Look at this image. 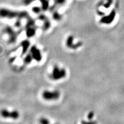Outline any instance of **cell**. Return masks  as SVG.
Returning a JSON list of instances; mask_svg holds the SVG:
<instances>
[{
    "label": "cell",
    "instance_id": "1",
    "mask_svg": "<svg viewBox=\"0 0 124 124\" xmlns=\"http://www.w3.org/2000/svg\"><path fill=\"white\" fill-rule=\"evenodd\" d=\"M0 17L3 18H8L9 19H12L17 18V19L27 18L30 17L29 13L26 11H13L8 10L7 9H0Z\"/></svg>",
    "mask_w": 124,
    "mask_h": 124
},
{
    "label": "cell",
    "instance_id": "2",
    "mask_svg": "<svg viewBox=\"0 0 124 124\" xmlns=\"http://www.w3.org/2000/svg\"><path fill=\"white\" fill-rule=\"evenodd\" d=\"M37 28L38 27L36 25L35 20L31 18V17L28 18L25 25V33L28 38H33L36 35Z\"/></svg>",
    "mask_w": 124,
    "mask_h": 124
},
{
    "label": "cell",
    "instance_id": "3",
    "mask_svg": "<svg viewBox=\"0 0 124 124\" xmlns=\"http://www.w3.org/2000/svg\"><path fill=\"white\" fill-rule=\"evenodd\" d=\"M66 70L63 68H60L57 65H55L52 69L50 78L54 80H59L64 79L66 77Z\"/></svg>",
    "mask_w": 124,
    "mask_h": 124
},
{
    "label": "cell",
    "instance_id": "4",
    "mask_svg": "<svg viewBox=\"0 0 124 124\" xmlns=\"http://www.w3.org/2000/svg\"><path fill=\"white\" fill-rule=\"evenodd\" d=\"M4 32L8 36V42L10 44H14V43L16 42L18 36L20 33V32L15 31L13 28L10 27V26H7V27L5 28Z\"/></svg>",
    "mask_w": 124,
    "mask_h": 124
},
{
    "label": "cell",
    "instance_id": "5",
    "mask_svg": "<svg viewBox=\"0 0 124 124\" xmlns=\"http://www.w3.org/2000/svg\"><path fill=\"white\" fill-rule=\"evenodd\" d=\"M60 97V93L58 90H45L42 93V97L46 101H55Z\"/></svg>",
    "mask_w": 124,
    "mask_h": 124
},
{
    "label": "cell",
    "instance_id": "6",
    "mask_svg": "<svg viewBox=\"0 0 124 124\" xmlns=\"http://www.w3.org/2000/svg\"><path fill=\"white\" fill-rule=\"evenodd\" d=\"M1 116L4 118H11L17 120L20 117V113L17 110L8 111L7 109H2L0 111Z\"/></svg>",
    "mask_w": 124,
    "mask_h": 124
},
{
    "label": "cell",
    "instance_id": "7",
    "mask_svg": "<svg viewBox=\"0 0 124 124\" xmlns=\"http://www.w3.org/2000/svg\"><path fill=\"white\" fill-rule=\"evenodd\" d=\"M29 53L31 54L33 59L37 62H40L42 60V54L39 49L36 46H33L31 47Z\"/></svg>",
    "mask_w": 124,
    "mask_h": 124
},
{
    "label": "cell",
    "instance_id": "8",
    "mask_svg": "<svg viewBox=\"0 0 124 124\" xmlns=\"http://www.w3.org/2000/svg\"><path fill=\"white\" fill-rule=\"evenodd\" d=\"M74 37L72 36H69L66 40V44L67 47L70 49H76L82 46V43L81 42H78L75 44V43H74Z\"/></svg>",
    "mask_w": 124,
    "mask_h": 124
},
{
    "label": "cell",
    "instance_id": "9",
    "mask_svg": "<svg viewBox=\"0 0 124 124\" xmlns=\"http://www.w3.org/2000/svg\"><path fill=\"white\" fill-rule=\"evenodd\" d=\"M39 20H40V21H43V29L44 31H47L49 28L51 27V24L50 21H49L48 18L46 16L43 15V14H41V15H39Z\"/></svg>",
    "mask_w": 124,
    "mask_h": 124
},
{
    "label": "cell",
    "instance_id": "10",
    "mask_svg": "<svg viewBox=\"0 0 124 124\" xmlns=\"http://www.w3.org/2000/svg\"><path fill=\"white\" fill-rule=\"evenodd\" d=\"M30 45L31 43L28 40H24L21 41L20 43V46L22 48V52H21L22 55H24L27 53L30 47Z\"/></svg>",
    "mask_w": 124,
    "mask_h": 124
},
{
    "label": "cell",
    "instance_id": "11",
    "mask_svg": "<svg viewBox=\"0 0 124 124\" xmlns=\"http://www.w3.org/2000/svg\"><path fill=\"white\" fill-rule=\"evenodd\" d=\"M33 60V58H32L31 54L30 53H29L28 54L25 56V58H24V60H23V62H24L25 64L28 65L30 64Z\"/></svg>",
    "mask_w": 124,
    "mask_h": 124
},
{
    "label": "cell",
    "instance_id": "12",
    "mask_svg": "<svg viewBox=\"0 0 124 124\" xmlns=\"http://www.w3.org/2000/svg\"><path fill=\"white\" fill-rule=\"evenodd\" d=\"M40 124H49V121L48 119L46 117H41L39 120Z\"/></svg>",
    "mask_w": 124,
    "mask_h": 124
},
{
    "label": "cell",
    "instance_id": "13",
    "mask_svg": "<svg viewBox=\"0 0 124 124\" xmlns=\"http://www.w3.org/2000/svg\"><path fill=\"white\" fill-rule=\"evenodd\" d=\"M53 18L55 20H57V21H58V20H60L61 19L62 16L61 15L58 13V12H55L53 14Z\"/></svg>",
    "mask_w": 124,
    "mask_h": 124
},
{
    "label": "cell",
    "instance_id": "14",
    "mask_svg": "<svg viewBox=\"0 0 124 124\" xmlns=\"http://www.w3.org/2000/svg\"><path fill=\"white\" fill-rule=\"evenodd\" d=\"M41 9L39 8V7H35L33 8V11L35 12V13H39L41 11Z\"/></svg>",
    "mask_w": 124,
    "mask_h": 124
},
{
    "label": "cell",
    "instance_id": "15",
    "mask_svg": "<svg viewBox=\"0 0 124 124\" xmlns=\"http://www.w3.org/2000/svg\"><path fill=\"white\" fill-rule=\"evenodd\" d=\"M81 124H96V122L94 121H82Z\"/></svg>",
    "mask_w": 124,
    "mask_h": 124
},
{
    "label": "cell",
    "instance_id": "16",
    "mask_svg": "<svg viewBox=\"0 0 124 124\" xmlns=\"http://www.w3.org/2000/svg\"><path fill=\"white\" fill-rule=\"evenodd\" d=\"M21 21H20V20L17 19V20L16 21V22L15 26L16 27L19 28L20 26H21Z\"/></svg>",
    "mask_w": 124,
    "mask_h": 124
},
{
    "label": "cell",
    "instance_id": "17",
    "mask_svg": "<svg viewBox=\"0 0 124 124\" xmlns=\"http://www.w3.org/2000/svg\"><path fill=\"white\" fill-rule=\"evenodd\" d=\"M93 116H94V114H93V112H91V113H89V115H88V116H87V117H88V118L89 119V120H91V119H92Z\"/></svg>",
    "mask_w": 124,
    "mask_h": 124
},
{
    "label": "cell",
    "instance_id": "18",
    "mask_svg": "<svg viewBox=\"0 0 124 124\" xmlns=\"http://www.w3.org/2000/svg\"></svg>",
    "mask_w": 124,
    "mask_h": 124
}]
</instances>
